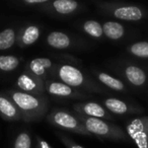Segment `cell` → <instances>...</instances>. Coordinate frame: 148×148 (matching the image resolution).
Wrapping results in <instances>:
<instances>
[{
  "label": "cell",
  "instance_id": "1",
  "mask_svg": "<svg viewBox=\"0 0 148 148\" xmlns=\"http://www.w3.org/2000/svg\"><path fill=\"white\" fill-rule=\"evenodd\" d=\"M5 93L15 103L21 115V120L25 123L40 121L47 115L49 99L45 95H31L17 89L7 90Z\"/></svg>",
  "mask_w": 148,
  "mask_h": 148
},
{
  "label": "cell",
  "instance_id": "2",
  "mask_svg": "<svg viewBox=\"0 0 148 148\" xmlns=\"http://www.w3.org/2000/svg\"><path fill=\"white\" fill-rule=\"evenodd\" d=\"M53 75L57 77L58 80L62 81L75 89L83 88L84 90L95 91V92H105L103 87L99 83L93 81L80 68L72 64H58L54 69Z\"/></svg>",
  "mask_w": 148,
  "mask_h": 148
},
{
  "label": "cell",
  "instance_id": "3",
  "mask_svg": "<svg viewBox=\"0 0 148 148\" xmlns=\"http://www.w3.org/2000/svg\"><path fill=\"white\" fill-rule=\"evenodd\" d=\"M79 120L82 122L85 129L91 136H97L101 139L114 140V141H128L129 136L126 131L112 122L106 120L89 118L78 115Z\"/></svg>",
  "mask_w": 148,
  "mask_h": 148
},
{
  "label": "cell",
  "instance_id": "4",
  "mask_svg": "<svg viewBox=\"0 0 148 148\" xmlns=\"http://www.w3.org/2000/svg\"><path fill=\"white\" fill-rule=\"evenodd\" d=\"M99 8L117 19L125 21H140L148 17V11L143 6L121 2H101Z\"/></svg>",
  "mask_w": 148,
  "mask_h": 148
},
{
  "label": "cell",
  "instance_id": "5",
  "mask_svg": "<svg viewBox=\"0 0 148 148\" xmlns=\"http://www.w3.org/2000/svg\"><path fill=\"white\" fill-rule=\"evenodd\" d=\"M46 120L49 124H51L54 127L60 130L80 134V135L91 136L85 129L82 122L79 120L77 114H72L71 112L67 111V110H52L47 115Z\"/></svg>",
  "mask_w": 148,
  "mask_h": 148
},
{
  "label": "cell",
  "instance_id": "6",
  "mask_svg": "<svg viewBox=\"0 0 148 148\" xmlns=\"http://www.w3.org/2000/svg\"><path fill=\"white\" fill-rule=\"evenodd\" d=\"M125 131L138 148H148V116L128 121Z\"/></svg>",
  "mask_w": 148,
  "mask_h": 148
},
{
  "label": "cell",
  "instance_id": "7",
  "mask_svg": "<svg viewBox=\"0 0 148 148\" xmlns=\"http://www.w3.org/2000/svg\"><path fill=\"white\" fill-rule=\"evenodd\" d=\"M45 92H47L51 97H58V99H80L91 97L85 92L73 88L58 79L53 78H48L45 80Z\"/></svg>",
  "mask_w": 148,
  "mask_h": 148
},
{
  "label": "cell",
  "instance_id": "8",
  "mask_svg": "<svg viewBox=\"0 0 148 148\" xmlns=\"http://www.w3.org/2000/svg\"><path fill=\"white\" fill-rule=\"evenodd\" d=\"M15 85L18 88L17 90L23 92L36 95H43L45 93V80L27 70L17 77Z\"/></svg>",
  "mask_w": 148,
  "mask_h": 148
},
{
  "label": "cell",
  "instance_id": "9",
  "mask_svg": "<svg viewBox=\"0 0 148 148\" xmlns=\"http://www.w3.org/2000/svg\"><path fill=\"white\" fill-rule=\"evenodd\" d=\"M72 109L78 115L85 116L89 118H97V119L114 120V117L103 105L95 101H83V103H75L72 106Z\"/></svg>",
  "mask_w": 148,
  "mask_h": 148
},
{
  "label": "cell",
  "instance_id": "10",
  "mask_svg": "<svg viewBox=\"0 0 148 148\" xmlns=\"http://www.w3.org/2000/svg\"><path fill=\"white\" fill-rule=\"evenodd\" d=\"M103 106L114 115H137L143 112V109L117 97H107L103 99Z\"/></svg>",
  "mask_w": 148,
  "mask_h": 148
},
{
  "label": "cell",
  "instance_id": "11",
  "mask_svg": "<svg viewBox=\"0 0 148 148\" xmlns=\"http://www.w3.org/2000/svg\"><path fill=\"white\" fill-rule=\"evenodd\" d=\"M122 75L131 86L143 88L148 82V74L140 66L128 63L122 67Z\"/></svg>",
  "mask_w": 148,
  "mask_h": 148
},
{
  "label": "cell",
  "instance_id": "12",
  "mask_svg": "<svg viewBox=\"0 0 148 148\" xmlns=\"http://www.w3.org/2000/svg\"><path fill=\"white\" fill-rule=\"evenodd\" d=\"M58 64L53 62L50 58L47 57H39L31 60L27 65V71L31 72L32 74L40 77L43 80L48 79V76L53 73L54 69Z\"/></svg>",
  "mask_w": 148,
  "mask_h": 148
},
{
  "label": "cell",
  "instance_id": "13",
  "mask_svg": "<svg viewBox=\"0 0 148 148\" xmlns=\"http://www.w3.org/2000/svg\"><path fill=\"white\" fill-rule=\"evenodd\" d=\"M43 8L55 15L69 16L80 10L81 4L74 0H55L50 1Z\"/></svg>",
  "mask_w": 148,
  "mask_h": 148
},
{
  "label": "cell",
  "instance_id": "14",
  "mask_svg": "<svg viewBox=\"0 0 148 148\" xmlns=\"http://www.w3.org/2000/svg\"><path fill=\"white\" fill-rule=\"evenodd\" d=\"M0 116L7 122L23 121L17 107L6 93H0Z\"/></svg>",
  "mask_w": 148,
  "mask_h": 148
},
{
  "label": "cell",
  "instance_id": "15",
  "mask_svg": "<svg viewBox=\"0 0 148 148\" xmlns=\"http://www.w3.org/2000/svg\"><path fill=\"white\" fill-rule=\"evenodd\" d=\"M41 36V29L37 25H29L21 27L17 34V43L19 47L25 48L32 46L39 40Z\"/></svg>",
  "mask_w": 148,
  "mask_h": 148
},
{
  "label": "cell",
  "instance_id": "16",
  "mask_svg": "<svg viewBox=\"0 0 148 148\" xmlns=\"http://www.w3.org/2000/svg\"><path fill=\"white\" fill-rule=\"evenodd\" d=\"M93 75H95V78L97 79V81L101 84H103V86L108 87V88L112 89V90L118 91V92H127L128 91L127 85L124 83L123 80L113 76V75L107 73V72L95 71Z\"/></svg>",
  "mask_w": 148,
  "mask_h": 148
},
{
  "label": "cell",
  "instance_id": "17",
  "mask_svg": "<svg viewBox=\"0 0 148 148\" xmlns=\"http://www.w3.org/2000/svg\"><path fill=\"white\" fill-rule=\"evenodd\" d=\"M46 43L49 47L56 50H66L71 47L72 40L64 32L54 31L50 33L46 38Z\"/></svg>",
  "mask_w": 148,
  "mask_h": 148
},
{
  "label": "cell",
  "instance_id": "18",
  "mask_svg": "<svg viewBox=\"0 0 148 148\" xmlns=\"http://www.w3.org/2000/svg\"><path fill=\"white\" fill-rule=\"evenodd\" d=\"M103 36L112 41H119L126 35V29L121 23L118 21H106L103 23Z\"/></svg>",
  "mask_w": 148,
  "mask_h": 148
},
{
  "label": "cell",
  "instance_id": "19",
  "mask_svg": "<svg viewBox=\"0 0 148 148\" xmlns=\"http://www.w3.org/2000/svg\"><path fill=\"white\" fill-rule=\"evenodd\" d=\"M17 42V33L13 29H5L0 32V51L8 50Z\"/></svg>",
  "mask_w": 148,
  "mask_h": 148
},
{
  "label": "cell",
  "instance_id": "20",
  "mask_svg": "<svg viewBox=\"0 0 148 148\" xmlns=\"http://www.w3.org/2000/svg\"><path fill=\"white\" fill-rule=\"evenodd\" d=\"M127 52L136 58L148 60V42L139 41L131 44L127 47Z\"/></svg>",
  "mask_w": 148,
  "mask_h": 148
},
{
  "label": "cell",
  "instance_id": "21",
  "mask_svg": "<svg viewBox=\"0 0 148 148\" xmlns=\"http://www.w3.org/2000/svg\"><path fill=\"white\" fill-rule=\"evenodd\" d=\"M82 29L86 35L93 39H101L103 36V25L97 21H85L82 23Z\"/></svg>",
  "mask_w": 148,
  "mask_h": 148
},
{
  "label": "cell",
  "instance_id": "22",
  "mask_svg": "<svg viewBox=\"0 0 148 148\" xmlns=\"http://www.w3.org/2000/svg\"><path fill=\"white\" fill-rule=\"evenodd\" d=\"M21 64V59L13 55L0 56V71L11 72L15 70Z\"/></svg>",
  "mask_w": 148,
  "mask_h": 148
},
{
  "label": "cell",
  "instance_id": "23",
  "mask_svg": "<svg viewBox=\"0 0 148 148\" xmlns=\"http://www.w3.org/2000/svg\"><path fill=\"white\" fill-rule=\"evenodd\" d=\"M13 148H32V137L29 133L21 131L13 141Z\"/></svg>",
  "mask_w": 148,
  "mask_h": 148
},
{
  "label": "cell",
  "instance_id": "24",
  "mask_svg": "<svg viewBox=\"0 0 148 148\" xmlns=\"http://www.w3.org/2000/svg\"><path fill=\"white\" fill-rule=\"evenodd\" d=\"M57 136L59 137L60 141L64 144V146H65L66 148H84L83 146H81L80 144L76 143L74 140H72L71 138L68 137V136L63 135V134H60V133H58Z\"/></svg>",
  "mask_w": 148,
  "mask_h": 148
},
{
  "label": "cell",
  "instance_id": "25",
  "mask_svg": "<svg viewBox=\"0 0 148 148\" xmlns=\"http://www.w3.org/2000/svg\"><path fill=\"white\" fill-rule=\"evenodd\" d=\"M49 0H23L21 4L25 5V6H42L43 8L44 6L49 3Z\"/></svg>",
  "mask_w": 148,
  "mask_h": 148
},
{
  "label": "cell",
  "instance_id": "26",
  "mask_svg": "<svg viewBox=\"0 0 148 148\" xmlns=\"http://www.w3.org/2000/svg\"><path fill=\"white\" fill-rule=\"evenodd\" d=\"M36 141H37V146H36V148H53L46 140H44L43 138H41L40 136L36 137Z\"/></svg>",
  "mask_w": 148,
  "mask_h": 148
}]
</instances>
